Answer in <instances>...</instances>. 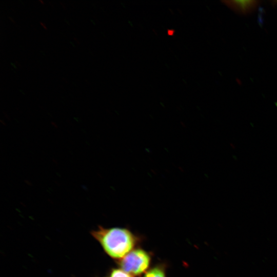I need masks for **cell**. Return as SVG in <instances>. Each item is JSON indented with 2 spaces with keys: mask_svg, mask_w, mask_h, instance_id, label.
I'll return each instance as SVG.
<instances>
[{
  "mask_svg": "<svg viewBox=\"0 0 277 277\" xmlns=\"http://www.w3.org/2000/svg\"><path fill=\"white\" fill-rule=\"evenodd\" d=\"M150 258L144 251L136 249L129 252L121 262L122 269L128 273L139 274L148 267Z\"/></svg>",
  "mask_w": 277,
  "mask_h": 277,
  "instance_id": "2",
  "label": "cell"
},
{
  "mask_svg": "<svg viewBox=\"0 0 277 277\" xmlns=\"http://www.w3.org/2000/svg\"><path fill=\"white\" fill-rule=\"evenodd\" d=\"M9 18H10V19L11 20V21H12V22L14 23L13 19H12V18H11V17H9Z\"/></svg>",
  "mask_w": 277,
  "mask_h": 277,
  "instance_id": "7",
  "label": "cell"
},
{
  "mask_svg": "<svg viewBox=\"0 0 277 277\" xmlns=\"http://www.w3.org/2000/svg\"><path fill=\"white\" fill-rule=\"evenodd\" d=\"M144 277H165V276L161 269L155 268L148 271Z\"/></svg>",
  "mask_w": 277,
  "mask_h": 277,
  "instance_id": "4",
  "label": "cell"
},
{
  "mask_svg": "<svg viewBox=\"0 0 277 277\" xmlns=\"http://www.w3.org/2000/svg\"><path fill=\"white\" fill-rule=\"evenodd\" d=\"M92 234L101 243L105 251L111 257L121 258L133 248L134 240L127 230L119 228H101Z\"/></svg>",
  "mask_w": 277,
  "mask_h": 277,
  "instance_id": "1",
  "label": "cell"
},
{
  "mask_svg": "<svg viewBox=\"0 0 277 277\" xmlns=\"http://www.w3.org/2000/svg\"><path fill=\"white\" fill-rule=\"evenodd\" d=\"M227 7L235 12L241 14H247L254 11L259 6V1H224Z\"/></svg>",
  "mask_w": 277,
  "mask_h": 277,
  "instance_id": "3",
  "label": "cell"
},
{
  "mask_svg": "<svg viewBox=\"0 0 277 277\" xmlns=\"http://www.w3.org/2000/svg\"><path fill=\"white\" fill-rule=\"evenodd\" d=\"M276 2H277V1H276Z\"/></svg>",
  "mask_w": 277,
  "mask_h": 277,
  "instance_id": "9",
  "label": "cell"
},
{
  "mask_svg": "<svg viewBox=\"0 0 277 277\" xmlns=\"http://www.w3.org/2000/svg\"><path fill=\"white\" fill-rule=\"evenodd\" d=\"M110 277H131V276L122 269H115L111 272Z\"/></svg>",
  "mask_w": 277,
  "mask_h": 277,
  "instance_id": "5",
  "label": "cell"
},
{
  "mask_svg": "<svg viewBox=\"0 0 277 277\" xmlns=\"http://www.w3.org/2000/svg\"><path fill=\"white\" fill-rule=\"evenodd\" d=\"M39 1L42 3V4H44V2L42 1L39 0Z\"/></svg>",
  "mask_w": 277,
  "mask_h": 277,
  "instance_id": "8",
  "label": "cell"
},
{
  "mask_svg": "<svg viewBox=\"0 0 277 277\" xmlns=\"http://www.w3.org/2000/svg\"><path fill=\"white\" fill-rule=\"evenodd\" d=\"M40 24L43 27V28L45 29H47V27L46 26V25L43 23V22H40Z\"/></svg>",
  "mask_w": 277,
  "mask_h": 277,
  "instance_id": "6",
  "label": "cell"
}]
</instances>
